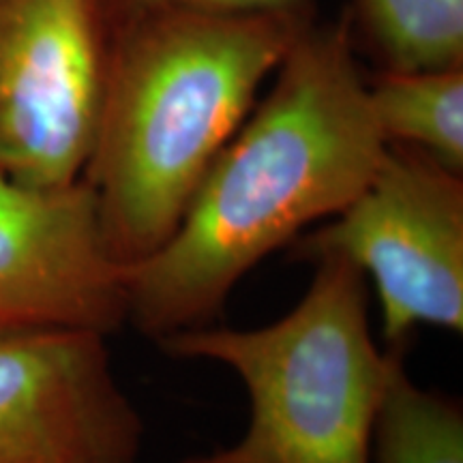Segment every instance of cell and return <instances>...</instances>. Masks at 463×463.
Wrapping results in <instances>:
<instances>
[{"mask_svg":"<svg viewBox=\"0 0 463 463\" xmlns=\"http://www.w3.org/2000/svg\"><path fill=\"white\" fill-rule=\"evenodd\" d=\"M386 148L347 26L309 24L174 234L127 269V324L155 341L204 326L266 256L344 211Z\"/></svg>","mask_w":463,"mask_h":463,"instance_id":"1","label":"cell"},{"mask_svg":"<svg viewBox=\"0 0 463 463\" xmlns=\"http://www.w3.org/2000/svg\"><path fill=\"white\" fill-rule=\"evenodd\" d=\"M309 15L148 9L114 17L106 92L82 178L112 256L129 266L174 234L213 161Z\"/></svg>","mask_w":463,"mask_h":463,"instance_id":"2","label":"cell"},{"mask_svg":"<svg viewBox=\"0 0 463 463\" xmlns=\"http://www.w3.org/2000/svg\"><path fill=\"white\" fill-rule=\"evenodd\" d=\"M300 303L260 328L195 326L159 339L165 354L222 363L249 397L245 436L183 463H369L373 427L402 352L380 350L367 279L345 258H311Z\"/></svg>","mask_w":463,"mask_h":463,"instance_id":"3","label":"cell"},{"mask_svg":"<svg viewBox=\"0 0 463 463\" xmlns=\"http://www.w3.org/2000/svg\"><path fill=\"white\" fill-rule=\"evenodd\" d=\"M297 249L345 258L373 281L391 350L419 326L463 331V176L420 150L389 144L361 194Z\"/></svg>","mask_w":463,"mask_h":463,"instance_id":"4","label":"cell"},{"mask_svg":"<svg viewBox=\"0 0 463 463\" xmlns=\"http://www.w3.org/2000/svg\"><path fill=\"white\" fill-rule=\"evenodd\" d=\"M112 33L106 0H0V174L34 187L82 178Z\"/></svg>","mask_w":463,"mask_h":463,"instance_id":"5","label":"cell"},{"mask_svg":"<svg viewBox=\"0 0 463 463\" xmlns=\"http://www.w3.org/2000/svg\"><path fill=\"white\" fill-rule=\"evenodd\" d=\"M106 339L75 328H0V463H136L140 412Z\"/></svg>","mask_w":463,"mask_h":463,"instance_id":"6","label":"cell"},{"mask_svg":"<svg viewBox=\"0 0 463 463\" xmlns=\"http://www.w3.org/2000/svg\"><path fill=\"white\" fill-rule=\"evenodd\" d=\"M127 324V266L84 178L34 187L0 174V328L99 333Z\"/></svg>","mask_w":463,"mask_h":463,"instance_id":"7","label":"cell"},{"mask_svg":"<svg viewBox=\"0 0 463 463\" xmlns=\"http://www.w3.org/2000/svg\"><path fill=\"white\" fill-rule=\"evenodd\" d=\"M375 123L389 144H403L463 174V65L397 71L369 82Z\"/></svg>","mask_w":463,"mask_h":463,"instance_id":"8","label":"cell"},{"mask_svg":"<svg viewBox=\"0 0 463 463\" xmlns=\"http://www.w3.org/2000/svg\"><path fill=\"white\" fill-rule=\"evenodd\" d=\"M378 463H463L461 405L416 386L397 364L373 427Z\"/></svg>","mask_w":463,"mask_h":463,"instance_id":"9","label":"cell"},{"mask_svg":"<svg viewBox=\"0 0 463 463\" xmlns=\"http://www.w3.org/2000/svg\"><path fill=\"white\" fill-rule=\"evenodd\" d=\"M386 69L463 65V0H354Z\"/></svg>","mask_w":463,"mask_h":463,"instance_id":"10","label":"cell"},{"mask_svg":"<svg viewBox=\"0 0 463 463\" xmlns=\"http://www.w3.org/2000/svg\"><path fill=\"white\" fill-rule=\"evenodd\" d=\"M112 20L133 11L187 9L215 14H283L309 15L311 0H106Z\"/></svg>","mask_w":463,"mask_h":463,"instance_id":"11","label":"cell"}]
</instances>
